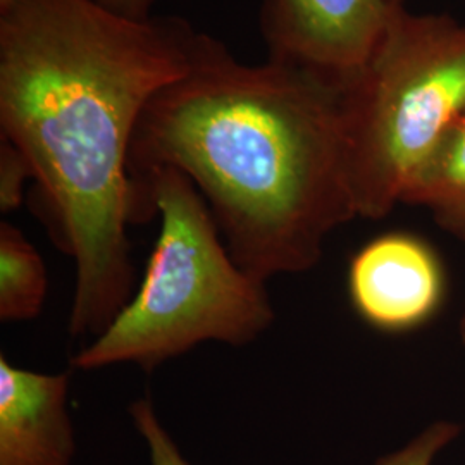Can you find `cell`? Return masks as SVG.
I'll use <instances>...</instances> for the list:
<instances>
[{
	"label": "cell",
	"mask_w": 465,
	"mask_h": 465,
	"mask_svg": "<svg viewBox=\"0 0 465 465\" xmlns=\"http://www.w3.org/2000/svg\"><path fill=\"white\" fill-rule=\"evenodd\" d=\"M97 2L119 16L149 19L150 9L155 0H97Z\"/></svg>",
	"instance_id": "cell-13"
},
{
	"label": "cell",
	"mask_w": 465,
	"mask_h": 465,
	"mask_svg": "<svg viewBox=\"0 0 465 465\" xmlns=\"http://www.w3.org/2000/svg\"><path fill=\"white\" fill-rule=\"evenodd\" d=\"M459 331H460V338H462V341L465 343V311L464 314H462V319H460V326H459Z\"/></svg>",
	"instance_id": "cell-14"
},
{
	"label": "cell",
	"mask_w": 465,
	"mask_h": 465,
	"mask_svg": "<svg viewBox=\"0 0 465 465\" xmlns=\"http://www.w3.org/2000/svg\"><path fill=\"white\" fill-rule=\"evenodd\" d=\"M130 416L134 430L142 436L149 450L150 465H190L173 436L161 422L152 400H134L130 405Z\"/></svg>",
	"instance_id": "cell-10"
},
{
	"label": "cell",
	"mask_w": 465,
	"mask_h": 465,
	"mask_svg": "<svg viewBox=\"0 0 465 465\" xmlns=\"http://www.w3.org/2000/svg\"><path fill=\"white\" fill-rule=\"evenodd\" d=\"M69 372H36L0 355V465H71Z\"/></svg>",
	"instance_id": "cell-7"
},
{
	"label": "cell",
	"mask_w": 465,
	"mask_h": 465,
	"mask_svg": "<svg viewBox=\"0 0 465 465\" xmlns=\"http://www.w3.org/2000/svg\"><path fill=\"white\" fill-rule=\"evenodd\" d=\"M397 5L391 0H262L267 61L340 90L366 64Z\"/></svg>",
	"instance_id": "cell-5"
},
{
	"label": "cell",
	"mask_w": 465,
	"mask_h": 465,
	"mask_svg": "<svg viewBox=\"0 0 465 465\" xmlns=\"http://www.w3.org/2000/svg\"><path fill=\"white\" fill-rule=\"evenodd\" d=\"M34 180L23 153L5 138L0 142V211L9 214L23 202V186Z\"/></svg>",
	"instance_id": "cell-12"
},
{
	"label": "cell",
	"mask_w": 465,
	"mask_h": 465,
	"mask_svg": "<svg viewBox=\"0 0 465 465\" xmlns=\"http://www.w3.org/2000/svg\"><path fill=\"white\" fill-rule=\"evenodd\" d=\"M134 224L161 219L147 271L109 326L71 367L134 364L152 372L202 343L247 347L274 322L266 282L232 259L197 186L161 167L134 186Z\"/></svg>",
	"instance_id": "cell-3"
},
{
	"label": "cell",
	"mask_w": 465,
	"mask_h": 465,
	"mask_svg": "<svg viewBox=\"0 0 465 465\" xmlns=\"http://www.w3.org/2000/svg\"><path fill=\"white\" fill-rule=\"evenodd\" d=\"M161 167L192 180L232 259L262 282L312 269L326 238L359 217L341 90L272 61L240 63L209 35L136 123L132 183Z\"/></svg>",
	"instance_id": "cell-2"
},
{
	"label": "cell",
	"mask_w": 465,
	"mask_h": 465,
	"mask_svg": "<svg viewBox=\"0 0 465 465\" xmlns=\"http://www.w3.org/2000/svg\"><path fill=\"white\" fill-rule=\"evenodd\" d=\"M391 2H395V4H403L405 0H391Z\"/></svg>",
	"instance_id": "cell-15"
},
{
	"label": "cell",
	"mask_w": 465,
	"mask_h": 465,
	"mask_svg": "<svg viewBox=\"0 0 465 465\" xmlns=\"http://www.w3.org/2000/svg\"><path fill=\"white\" fill-rule=\"evenodd\" d=\"M203 38L183 17L132 19L97 0H0V132L74 262L71 338L99 336L134 295V128Z\"/></svg>",
	"instance_id": "cell-1"
},
{
	"label": "cell",
	"mask_w": 465,
	"mask_h": 465,
	"mask_svg": "<svg viewBox=\"0 0 465 465\" xmlns=\"http://www.w3.org/2000/svg\"><path fill=\"white\" fill-rule=\"evenodd\" d=\"M357 314L384 332H407L436 316L447 295L445 266L412 232H384L359 250L349 267Z\"/></svg>",
	"instance_id": "cell-6"
},
{
	"label": "cell",
	"mask_w": 465,
	"mask_h": 465,
	"mask_svg": "<svg viewBox=\"0 0 465 465\" xmlns=\"http://www.w3.org/2000/svg\"><path fill=\"white\" fill-rule=\"evenodd\" d=\"M465 113V25L397 5L366 64L341 88L357 214L388 216Z\"/></svg>",
	"instance_id": "cell-4"
},
{
	"label": "cell",
	"mask_w": 465,
	"mask_h": 465,
	"mask_svg": "<svg viewBox=\"0 0 465 465\" xmlns=\"http://www.w3.org/2000/svg\"><path fill=\"white\" fill-rule=\"evenodd\" d=\"M49 293L47 267L26 234L0 223V321L25 322L42 314Z\"/></svg>",
	"instance_id": "cell-9"
},
{
	"label": "cell",
	"mask_w": 465,
	"mask_h": 465,
	"mask_svg": "<svg viewBox=\"0 0 465 465\" xmlns=\"http://www.w3.org/2000/svg\"><path fill=\"white\" fill-rule=\"evenodd\" d=\"M462 428L455 422L438 420L407 443L403 449L388 453L374 465H432L438 453L460 434Z\"/></svg>",
	"instance_id": "cell-11"
},
{
	"label": "cell",
	"mask_w": 465,
	"mask_h": 465,
	"mask_svg": "<svg viewBox=\"0 0 465 465\" xmlns=\"http://www.w3.org/2000/svg\"><path fill=\"white\" fill-rule=\"evenodd\" d=\"M401 203L430 211L438 226L465 243V113L417 169Z\"/></svg>",
	"instance_id": "cell-8"
}]
</instances>
